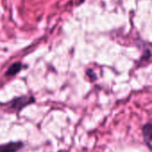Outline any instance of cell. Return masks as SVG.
<instances>
[{"instance_id":"6da1fadb","label":"cell","mask_w":152,"mask_h":152,"mask_svg":"<svg viewBox=\"0 0 152 152\" xmlns=\"http://www.w3.org/2000/svg\"><path fill=\"white\" fill-rule=\"evenodd\" d=\"M34 98L31 97H27V96H21V97H17L14 98L10 103L9 106L11 109L15 110L17 111H20L24 107L29 105L30 103L34 102Z\"/></svg>"},{"instance_id":"7a4b0ae2","label":"cell","mask_w":152,"mask_h":152,"mask_svg":"<svg viewBox=\"0 0 152 152\" xmlns=\"http://www.w3.org/2000/svg\"><path fill=\"white\" fill-rule=\"evenodd\" d=\"M24 144L21 142H12L0 146V152H17L21 148H23Z\"/></svg>"},{"instance_id":"3957f363","label":"cell","mask_w":152,"mask_h":152,"mask_svg":"<svg viewBox=\"0 0 152 152\" xmlns=\"http://www.w3.org/2000/svg\"><path fill=\"white\" fill-rule=\"evenodd\" d=\"M142 135L144 142H146L147 146L151 149L152 140V125L151 123H147L142 127Z\"/></svg>"},{"instance_id":"277c9868","label":"cell","mask_w":152,"mask_h":152,"mask_svg":"<svg viewBox=\"0 0 152 152\" xmlns=\"http://www.w3.org/2000/svg\"><path fill=\"white\" fill-rule=\"evenodd\" d=\"M21 68H22V65H21L20 62H14L6 70L5 76L6 77H12L14 75H16L17 73H19L20 71Z\"/></svg>"}]
</instances>
